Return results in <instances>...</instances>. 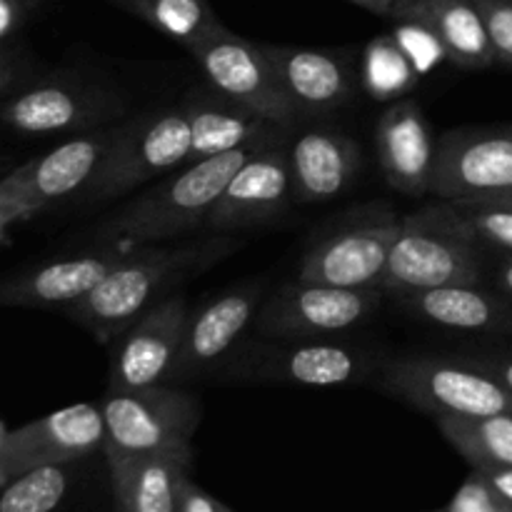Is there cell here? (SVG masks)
Segmentation results:
<instances>
[{"label":"cell","mask_w":512,"mask_h":512,"mask_svg":"<svg viewBox=\"0 0 512 512\" xmlns=\"http://www.w3.org/2000/svg\"><path fill=\"white\" fill-rule=\"evenodd\" d=\"M400 228L403 218L385 210L325 235L305 253L298 280L338 288H380Z\"/></svg>","instance_id":"cell-11"},{"label":"cell","mask_w":512,"mask_h":512,"mask_svg":"<svg viewBox=\"0 0 512 512\" xmlns=\"http://www.w3.org/2000/svg\"><path fill=\"white\" fill-rule=\"evenodd\" d=\"M128 253L80 255V258L55 260L28 275L10 280L0 288V305L23 308H68L78 303L93 288H98L120 265Z\"/></svg>","instance_id":"cell-20"},{"label":"cell","mask_w":512,"mask_h":512,"mask_svg":"<svg viewBox=\"0 0 512 512\" xmlns=\"http://www.w3.org/2000/svg\"><path fill=\"white\" fill-rule=\"evenodd\" d=\"M433 218L453 228L473 243H490L512 253V208L495 203H458L448 200L445 205H430Z\"/></svg>","instance_id":"cell-29"},{"label":"cell","mask_w":512,"mask_h":512,"mask_svg":"<svg viewBox=\"0 0 512 512\" xmlns=\"http://www.w3.org/2000/svg\"><path fill=\"white\" fill-rule=\"evenodd\" d=\"M178 512H230L223 503L208 495L205 490H200L193 480L185 475L183 485H180V505Z\"/></svg>","instance_id":"cell-33"},{"label":"cell","mask_w":512,"mask_h":512,"mask_svg":"<svg viewBox=\"0 0 512 512\" xmlns=\"http://www.w3.org/2000/svg\"><path fill=\"white\" fill-rule=\"evenodd\" d=\"M3 480H8V473H5V470L0 468V483H3Z\"/></svg>","instance_id":"cell-41"},{"label":"cell","mask_w":512,"mask_h":512,"mask_svg":"<svg viewBox=\"0 0 512 512\" xmlns=\"http://www.w3.org/2000/svg\"><path fill=\"white\" fill-rule=\"evenodd\" d=\"M400 303L415 318L448 330L480 333V330H500L512 323L510 310L478 285H448V288L400 295Z\"/></svg>","instance_id":"cell-24"},{"label":"cell","mask_w":512,"mask_h":512,"mask_svg":"<svg viewBox=\"0 0 512 512\" xmlns=\"http://www.w3.org/2000/svg\"><path fill=\"white\" fill-rule=\"evenodd\" d=\"M260 303V288H240L210 300L198 313H190L170 380H188L218 363L240 340Z\"/></svg>","instance_id":"cell-17"},{"label":"cell","mask_w":512,"mask_h":512,"mask_svg":"<svg viewBox=\"0 0 512 512\" xmlns=\"http://www.w3.org/2000/svg\"><path fill=\"white\" fill-rule=\"evenodd\" d=\"M120 512H178L190 450L108 458Z\"/></svg>","instance_id":"cell-22"},{"label":"cell","mask_w":512,"mask_h":512,"mask_svg":"<svg viewBox=\"0 0 512 512\" xmlns=\"http://www.w3.org/2000/svg\"><path fill=\"white\" fill-rule=\"evenodd\" d=\"M258 375L285 380V383L310 385V388H328V385H343L358 378L360 355L340 345L298 340L290 348L265 353Z\"/></svg>","instance_id":"cell-25"},{"label":"cell","mask_w":512,"mask_h":512,"mask_svg":"<svg viewBox=\"0 0 512 512\" xmlns=\"http://www.w3.org/2000/svg\"><path fill=\"white\" fill-rule=\"evenodd\" d=\"M68 493L63 465H40L10 480L0 493V512H53Z\"/></svg>","instance_id":"cell-30"},{"label":"cell","mask_w":512,"mask_h":512,"mask_svg":"<svg viewBox=\"0 0 512 512\" xmlns=\"http://www.w3.org/2000/svg\"><path fill=\"white\" fill-rule=\"evenodd\" d=\"M350 3L360 5V8L370 10V13H375V15H390L395 0H350Z\"/></svg>","instance_id":"cell-37"},{"label":"cell","mask_w":512,"mask_h":512,"mask_svg":"<svg viewBox=\"0 0 512 512\" xmlns=\"http://www.w3.org/2000/svg\"><path fill=\"white\" fill-rule=\"evenodd\" d=\"M188 320V303L178 293L150 305L118 335L110 358V390L148 388L170 380L183 348Z\"/></svg>","instance_id":"cell-12"},{"label":"cell","mask_w":512,"mask_h":512,"mask_svg":"<svg viewBox=\"0 0 512 512\" xmlns=\"http://www.w3.org/2000/svg\"><path fill=\"white\" fill-rule=\"evenodd\" d=\"M438 512H443V510H438Z\"/></svg>","instance_id":"cell-43"},{"label":"cell","mask_w":512,"mask_h":512,"mask_svg":"<svg viewBox=\"0 0 512 512\" xmlns=\"http://www.w3.org/2000/svg\"><path fill=\"white\" fill-rule=\"evenodd\" d=\"M495 205H505V208H512V198H505V200H495Z\"/></svg>","instance_id":"cell-39"},{"label":"cell","mask_w":512,"mask_h":512,"mask_svg":"<svg viewBox=\"0 0 512 512\" xmlns=\"http://www.w3.org/2000/svg\"><path fill=\"white\" fill-rule=\"evenodd\" d=\"M443 512H512V505L505 503L498 493L488 485V480L475 470L468 480H465L463 488L458 490V495L453 498V503Z\"/></svg>","instance_id":"cell-32"},{"label":"cell","mask_w":512,"mask_h":512,"mask_svg":"<svg viewBox=\"0 0 512 512\" xmlns=\"http://www.w3.org/2000/svg\"><path fill=\"white\" fill-rule=\"evenodd\" d=\"M190 55L218 95L285 128L298 120V108L285 93L263 45L223 28L205 43L195 45Z\"/></svg>","instance_id":"cell-7"},{"label":"cell","mask_w":512,"mask_h":512,"mask_svg":"<svg viewBox=\"0 0 512 512\" xmlns=\"http://www.w3.org/2000/svg\"><path fill=\"white\" fill-rule=\"evenodd\" d=\"M380 288L295 283L280 288L258 313V333L280 340H318L345 333L380 308Z\"/></svg>","instance_id":"cell-8"},{"label":"cell","mask_w":512,"mask_h":512,"mask_svg":"<svg viewBox=\"0 0 512 512\" xmlns=\"http://www.w3.org/2000/svg\"><path fill=\"white\" fill-rule=\"evenodd\" d=\"M120 5H123V8H130V5H135V3H140V0H118Z\"/></svg>","instance_id":"cell-40"},{"label":"cell","mask_w":512,"mask_h":512,"mask_svg":"<svg viewBox=\"0 0 512 512\" xmlns=\"http://www.w3.org/2000/svg\"><path fill=\"white\" fill-rule=\"evenodd\" d=\"M390 15L428 30L460 68H488L498 60L475 0H395Z\"/></svg>","instance_id":"cell-18"},{"label":"cell","mask_w":512,"mask_h":512,"mask_svg":"<svg viewBox=\"0 0 512 512\" xmlns=\"http://www.w3.org/2000/svg\"><path fill=\"white\" fill-rule=\"evenodd\" d=\"M128 10L188 50L225 28L208 0H140Z\"/></svg>","instance_id":"cell-27"},{"label":"cell","mask_w":512,"mask_h":512,"mask_svg":"<svg viewBox=\"0 0 512 512\" xmlns=\"http://www.w3.org/2000/svg\"><path fill=\"white\" fill-rule=\"evenodd\" d=\"M105 443V420L98 405L78 403L33 420L0 438V468L15 478L40 465H68Z\"/></svg>","instance_id":"cell-14"},{"label":"cell","mask_w":512,"mask_h":512,"mask_svg":"<svg viewBox=\"0 0 512 512\" xmlns=\"http://www.w3.org/2000/svg\"><path fill=\"white\" fill-rule=\"evenodd\" d=\"M510 260H512V253H510Z\"/></svg>","instance_id":"cell-42"},{"label":"cell","mask_w":512,"mask_h":512,"mask_svg":"<svg viewBox=\"0 0 512 512\" xmlns=\"http://www.w3.org/2000/svg\"><path fill=\"white\" fill-rule=\"evenodd\" d=\"M360 148L350 135L330 128H313L290 145V178L293 200L328 203L338 198L358 178Z\"/></svg>","instance_id":"cell-16"},{"label":"cell","mask_w":512,"mask_h":512,"mask_svg":"<svg viewBox=\"0 0 512 512\" xmlns=\"http://www.w3.org/2000/svg\"><path fill=\"white\" fill-rule=\"evenodd\" d=\"M375 140L390 188L410 198L433 193L438 145L418 100H395L380 118Z\"/></svg>","instance_id":"cell-15"},{"label":"cell","mask_w":512,"mask_h":512,"mask_svg":"<svg viewBox=\"0 0 512 512\" xmlns=\"http://www.w3.org/2000/svg\"><path fill=\"white\" fill-rule=\"evenodd\" d=\"M193 163V128L185 108L143 115L118 125L103 168L88 185L93 200L118 198Z\"/></svg>","instance_id":"cell-4"},{"label":"cell","mask_w":512,"mask_h":512,"mask_svg":"<svg viewBox=\"0 0 512 512\" xmlns=\"http://www.w3.org/2000/svg\"><path fill=\"white\" fill-rule=\"evenodd\" d=\"M95 93L68 83H43L23 90L0 108V120L25 135H55L85 130L105 118Z\"/></svg>","instance_id":"cell-21"},{"label":"cell","mask_w":512,"mask_h":512,"mask_svg":"<svg viewBox=\"0 0 512 512\" xmlns=\"http://www.w3.org/2000/svg\"><path fill=\"white\" fill-rule=\"evenodd\" d=\"M433 193L458 203L512 198V130H453L438 143Z\"/></svg>","instance_id":"cell-9"},{"label":"cell","mask_w":512,"mask_h":512,"mask_svg":"<svg viewBox=\"0 0 512 512\" xmlns=\"http://www.w3.org/2000/svg\"><path fill=\"white\" fill-rule=\"evenodd\" d=\"M488 28L495 58L512 65V0H475Z\"/></svg>","instance_id":"cell-31"},{"label":"cell","mask_w":512,"mask_h":512,"mask_svg":"<svg viewBox=\"0 0 512 512\" xmlns=\"http://www.w3.org/2000/svg\"><path fill=\"white\" fill-rule=\"evenodd\" d=\"M15 78V63H13V55L8 50L0 48V90L8 88L10 80Z\"/></svg>","instance_id":"cell-36"},{"label":"cell","mask_w":512,"mask_h":512,"mask_svg":"<svg viewBox=\"0 0 512 512\" xmlns=\"http://www.w3.org/2000/svg\"><path fill=\"white\" fill-rule=\"evenodd\" d=\"M100 410L108 458L190 450V438L200 425L198 398L163 383L108 390Z\"/></svg>","instance_id":"cell-3"},{"label":"cell","mask_w":512,"mask_h":512,"mask_svg":"<svg viewBox=\"0 0 512 512\" xmlns=\"http://www.w3.org/2000/svg\"><path fill=\"white\" fill-rule=\"evenodd\" d=\"M420 68L398 35H378L363 53V88L373 100H403L418 85Z\"/></svg>","instance_id":"cell-28"},{"label":"cell","mask_w":512,"mask_h":512,"mask_svg":"<svg viewBox=\"0 0 512 512\" xmlns=\"http://www.w3.org/2000/svg\"><path fill=\"white\" fill-rule=\"evenodd\" d=\"M500 280H503V285L508 288V293L512 295V260L505 263V268L500 270Z\"/></svg>","instance_id":"cell-38"},{"label":"cell","mask_w":512,"mask_h":512,"mask_svg":"<svg viewBox=\"0 0 512 512\" xmlns=\"http://www.w3.org/2000/svg\"><path fill=\"white\" fill-rule=\"evenodd\" d=\"M478 280L480 260L473 240L455 233L423 208L403 218L380 290L400 298L448 285H478Z\"/></svg>","instance_id":"cell-6"},{"label":"cell","mask_w":512,"mask_h":512,"mask_svg":"<svg viewBox=\"0 0 512 512\" xmlns=\"http://www.w3.org/2000/svg\"><path fill=\"white\" fill-rule=\"evenodd\" d=\"M255 148L260 145L193 160L175 173L165 175L158 185L120 208L103 233L108 238H125L138 245H148L205 230L210 210L223 195L228 180L238 173Z\"/></svg>","instance_id":"cell-2"},{"label":"cell","mask_w":512,"mask_h":512,"mask_svg":"<svg viewBox=\"0 0 512 512\" xmlns=\"http://www.w3.org/2000/svg\"><path fill=\"white\" fill-rule=\"evenodd\" d=\"M470 363L478 365L488 375H493L500 385L512 393V358H468Z\"/></svg>","instance_id":"cell-34"},{"label":"cell","mask_w":512,"mask_h":512,"mask_svg":"<svg viewBox=\"0 0 512 512\" xmlns=\"http://www.w3.org/2000/svg\"><path fill=\"white\" fill-rule=\"evenodd\" d=\"M485 480H488L490 488L505 500V503L512 505V468H485L478 470Z\"/></svg>","instance_id":"cell-35"},{"label":"cell","mask_w":512,"mask_h":512,"mask_svg":"<svg viewBox=\"0 0 512 512\" xmlns=\"http://www.w3.org/2000/svg\"><path fill=\"white\" fill-rule=\"evenodd\" d=\"M235 248L238 240L213 238L178 248L135 250L120 260L118 268L98 288L68 305L65 315L108 343L130 328L150 305L158 303L160 295H168L170 285L178 283L185 273L208 268L215 260L228 258Z\"/></svg>","instance_id":"cell-1"},{"label":"cell","mask_w":512,"mask_h":512,"mask_svg":"<svg viewBox=\"0 0 512 512\" xmlns=\"http://www.w3.org/2000/svg\"><path fill=\"white\" fill-rule=\"evenodd\" d=\"M115 135L118 128H105L65 140L43 158L30 160L23 168L5 175L0 180V200L18 208L23 215H30L55 200L80 190L85 193L103 168Z\"/></svg>","instance_id":"cell-10"},{"label":"cell","mask_w":512,"mask_h":512,"mask_svg":"<svg viewBox=\"0 0 512 512\" xmlns=\"http://www.w3.org/2000/svg\"><path fill=\"white\" fill-rule=\"evenodd\" d=\"M263 50L298 113H330L350 100L353 75L338 55L288 45H263Z\"/></svg>","instance_id":"cell-19"},{"label":"cell","mask_w":512,"mask_h":512,"mask_svg":"<svg viewBox=\"0 0 512 512\" xmlns=\"http://www.w3.org/2000/svg\"><path fill=\"white\" fill-rule=\"evenodd\" d=\"M293 200L290 178V145L265 143L253 150L238 173L228 180L223 195L210 210L205 230L210 233H238L273 223Z\"/></svg>","instance_id":"cell-13"},{"label":"cell","mask_w":512,"mask_h":512,"mask_svg":"<svg viewBox=\"0 0 512 512\" xmlns=\"http://www.w3.org/2000/svg\"><path fill=\"white\" fill-rule=\"evenodd\" d=\"M190 128H193V160L213 158L248 145L275 143L285 125L265 120L250 110L240 108L233 100H203L190 103Z\"/></svg>","instance_id":"cell-23"},{"label":"cell","mask_w":512,"mask_h":512,"mask_svg":"<svg viewBox=\"0 0 512 512\" xmlns=\"http://www.w3.org/2000/svg\"><path fill=\"white\" fill-rule=\"evenodd\" d=\"M435 420L440 433L475 470L512 468V415Z\"/></svg>","instance_id":"cell-26"},{"label":"cell","mask_w":512,"mask_h":512,"mask_svg":"<svg viewBox=\"0 0 512 512\" xmlns=\"http://www.w3.org/2000/svg\"><path fill=\"white\" fill-rule=\"evenodd\" d=\"M383 385L435 418L512 415L510 390L470 360H395L385 370Z\"/></svg>","instance_id":"cell-5"}]
</instances>
